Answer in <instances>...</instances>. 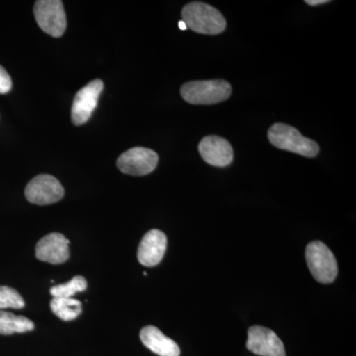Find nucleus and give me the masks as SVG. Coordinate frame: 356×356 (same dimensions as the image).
Here are the masks:
<instances>
[{
  "label": "nucleus",
  "instance_id": "nucleus-3",
  "mask_svg": "<svg viewBox=\"0 0 356 356\" xmlns=\"http://www.w3.org/2000/svg\"><path fill=\"white\" fill-rule=\"evenodd\" d=\"M185 102L194 105H212L225 102L232 95V86L222 79L196 81L184 83L180 88Z\"/></svg>",
  "mask_w": 356,
  "mask_h": 356
},
{
  "label": "nucleus",
  "instance_id": "nucleus-10",
  "mask_svg": "<svg viewBox=\"0 0 356 356\" xmlns=\"http://www.w3.org/2000/svg\"><path fill=\"white\" fill-rule=\"evenodd\" d=\"M201 158L210 165L225 168L231 165L234 159L233 147L231 144L218 136H207L203 138L198 147Z\"/></svg>",
  "mask_w": 356,
  "mask_h": 356
},
{
  "label": "nucleus",
  "instance_id": "nucleus-20",
  "mask_svg": "<svg viewBox=\"0 0 356 356\" xmlns=\"http://www.w3.org/2000/svg\"><path fill=\"white\" fill-rule=\"evenodd\" d=\"M178 26H179V28L181 30H186L187 29V26L186 24H185V23L184 22V21H179V23H178Z\"/></svg>",
  "mask_w": 356,
  "mask_h": 356
},
{
  "label": "nucleus",
  "instance_id": "nucleus-7",
  "mask_svg": "<svg viewBox=\"0 0 356 356\" xmlns=\"http://www.w3.org/2000/svg\"><path fill=\"white\" fill-rule=\"evenodd\" d=\"M65 189L57 178L50 175H40L33 178L25 189V197L30 203L49 205L63 199Z\"/></svg>",
  "mask_w": 356,
  "mask_h": 356
},
{
  "label": "nucleus",
  "instance_id": "nucleus-18",
  "mask_svg": "<svg viewBox=\"0 0 356 356\" xmlns=\"http://www.w3.org/2000/svg\"><path fill=\"white\" fill-rule=\"evenodd\" d=\"M13 88V81L3 67L0 65V95H6Z\"/></svg>",
  "mask_w": 356,
  "mask_h": 356
},
{
  "label": "nucleus",
  "instance_id": "nucleus-14",
  "mask_svg": "<svg viewBox=\"0 0 356 356\" xmlns=\"http://www.w3.org/2000/svg\"><path fill=\"white\" fill-rule=\"evenodd\" d=\"M35 325L31 320L23 316H16L9 312L0 311V334H21V332H31Z\"/></svg>",
  "mask_w": 356,
  "mask_h": 356
},
{
  "label": "nucleus",
  "instance_id": "nucleus-13",
  "mask_svg": "<svg viewBox=\"0 0 356 356\" xmlns=\"http://www.w3.org/2000/svg\"><path fill=\"white\" fill-rule=\"evenodd\" d=\"M140 341L146 348L159 356H179L180 348L172 339L165 336L158 327L147 325L140 331Z\"/></svg>",
  "mask_w": 356,
  "mask_h": 356
},
{
  "label": "nucleus",
  "instance_id": "nucleus-8",
  "mask_svg": "<svg viewBox=\"0 0 356 356\" xmlns=\"http://www.w3.org/2000/svg\"><path fill=\"white\" fill-rule=\"evenodd\" d=\"M102 90V79H95L76 93L72 107V121L74 125H83L89 120L97 106L98 98Z\"/></svg>",
  "mask_w": 356,
  "mask_h": 356
},
{
  "label": "nucleus",
  "instance_id": "nucleus-1",
  "mask_svg": "<svg viewBox=\"0 0 356 356\" xmlns=\"http://www.w3.org/2000/svg\"><path fill=\"white\" fill-rule=\"evenodd\" d=\"M182 21L187 29L205 35H218L225 31L227 21L215 7L204 2L194 1L182 9Z\"/></svg>",
  "mask_w": 356,
  "mask_h": 356
},
{
  "label": "nucleus",
  "instance_id": "nucleus-19",
  "mask_svg": "<svg viewBox=\"0 0 356 356\" xmlns=\"http://www.w3.org/2000/svg\"><path fill=\"white\" fill-rule=\"evenodd\" d=\"M305 2L308 6H320V4L327 3L329 1L327 0H306Z\"/></svg>",
  "mask_w": 356,
  "mask_h": 356
},
{
  "label": "nucleus",
  "instance_id": "nucleus-16",
  "mask_svg": "<svg viewBox=\"0 0 356 356\" xmlns=\"http://www.w3.org/2000/svg\"><path fill=\"white\" fill-rule=\"evenodd\" d=\"M88 288V281L83 276H74L69 282L51 287L50 293L54 298H72L76 293L83 292Z\"/></svg>",
  "mask_w": 356,
  "mask_h": 356
},
{
  "label": "nucleus",
  "instance_id": "nucleus-12",
  "mask_svg": "<svg viewBox=\"0 0 356 356\" xmlns=\"http://www.w3.org/2000/svg\"><path fill=\"white\" fill-rule=\"evenodd\" d=\"M168 247V238L159 229L147 232L140 241L138 248V259L144 266H158L163 261Z\"/></svg>",
  "mask_w": 356,
  "mask_h": 356
},
{
  "label": "nucleus",
  "instance_id": "nucleus-5",
  "mask_svg": "<svg viewBox=\"0 0 356 356\" xmlns=\"http://www.w3.org/2000/svg\"><path fill=\"white\" fill-rule=\"evenodd\" d=\"M34 15L39 27L47 34L60 38L67 29V16L60 0H38L35 2Z\"/></svg>",
  "mask_w": 356,
  "mask_h": 356
},
{
  "label": "nucleus",
  "instance_id": "nucleus-6",
  "mask_svg": "<svg viewBox=\"0 0 356 356\" xmlns=\"http://www.w3.org/2000/svg\"><path fill=\"white\" fill-rule=\"evenodd\" d=\"M158 163V154L153 149L142 147H133L117 159V166L120 172L134 177H143L153 172Z\"/></svg>",
  "mask_w": 356,
  "mask_h": 356
},
{
  "label": "nucleus",
  "instance_id": "nucleus-17",
  "mask_svg": "<svg viewBox=\"0 0 356 356\" xmlns=\"http://www.w3.org/2000/svg\"><path fill=\"white\" fill-rule=\"evenodd\" d=\"M25 302L17 290L8 286H0V310L2 309H22Z\"/></svg>",
  "mask_w": 356,
  "mask_h": 356
},
{
  "label": "nucleus",
  "instance_id": "nucleus-9",
  "mask_svg": "<svg viewBox=\"0 0 356 356\" xmlns=\"http://www.w3.org/2000/svg\"><path fill=\"white\" fill-rule=\"evenodd\" d=\"M248 350L259 356H286L284 344L275 332L261 325L248 330Z\"/></svg>",
  "mask_w": 356,
  "mask_h": 356
},
{
  "label": "nucleus",
  "instance_id": "nucleus-15",
  "mask_svg": "<svg viewBox=\"0 0 356 356\" xmlns=\"http://www.w3.org/2000/svg\"><path fill=\"white\" fill-rule=\"evenodd\" d=\"M50 307L51 312L65 322L74 320L83 312L81 302L74 298H53Z\"/></svg>",
  "mask_w": 356,
  "mask_h": 356
},
{
  "label": "nucleus",
  "instance_id": "nucleus-4",
  "mask_svg": "<svg viewBox=\"0 0 356 356\" xmlns=\"http://www.w3.org/2000/svg\"><path fill=\"white\" fill-rule=\"evenodd\" d=\"M306 261L311 273L318 282H334L339 273L336 257L324 243L312 242L306 248Z\"/></svg>",
  "mask_w": 356,
  "mask_h": 356
},
{
  "label": "nucleus",
  "instance_id": "nucleus-11",
  "mask_svg": "<svg viewBox=\"0 0 356 356\" xmlns=\"http://www.w3.org/2000/svg\"><path fill=\"white\" fill-rule=\"evenodd\" d=\"M70 240L60 233L49 234L36 245V257L51 264H60L70 257Z\"/></svg>",
  "mask_w": 356,
  "mask_h": 356
},
{
  "label": "nucleus",
  "instance_id": "nucleus-2",
  "mask_svg": "<svg viewBox=\"0 0 356 356\" xmlns=\"http://www.w3.org/2000/svg\"><path fill=\"white\" fill-rule=\"evenodd\" d=\"M267 136L273 147L306 158H315L320 152L317 143L303 137L297 129L286 124H274Z\"/></svg>",
  "mask_w": 356,
  "mask_h": 356
}]
</instances>
